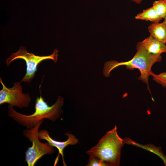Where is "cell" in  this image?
I'll return each mask as SVG.
<instances>
[{
    "instance_id": "cell-1",
    "label": "cell",
    "mask_w": 166,
    "mask_h": 166,
    "mask_svg": "<svg viewBox=\"0 0 166 166\" xmlns=\"http://www.w3.org/2000/svg\"><path fill=\"white\" fill-rule=\"evenodd\" d=\"M40 95L35 100V110L30 115L20 113L13 108V106H8V115L19 124L31 129L34 127L38 122L44 118L55 121L61 116L62 113L61 108L63 105L64 98L58 95L56 102L49 106L42 97L40 88Z\"/></svg>"
},
{
    "instance_id": "cell-2",
    "label": "cell",
    "mask_w": 166,
    "mask_h": 166,
    "mask_svg": "<svg viewBox=\"0 0 166 166\" xmlns=\"http://www.w3.org/2000/svg\"><path fill=\"white\" fill-rule=\"evenodd\" d=\"M136 49V52L134 56L129 61L119 62L112 60L106 62L104 64L103 74L106 77H109L111 71L121 65H125L126 68L129 70L138 69L140 73L138 79L146 83L148 89L150 91L148 81L151 68L155 63L161 61L162 56L160 55H155L149 53L140 42L137 43Z\"/></svg>"
},
{
    "instance_id": "cell-3",
    "label": "cell",
    "mask_w": 166,
    "mask_h": 166,
    "mask_svg": "<svg viewBox=\"0 0 166 166\" xmlns=\"http://www.w3.org/2000/svg\"><path fill=\"white\" fill-rule=\"evenodd\" d=\"M124 143V140L118 136L115 126L86 152L89 156L100 159L107 166H118L120 164L121 148Z\"/></svg>"
},
{
    "instance_id": "cell-4",
    "label": "cell",
    "mask_w": 166,
    "mask_h": 166,
    "mask_svg": "<svg viewBox=\"0 0 166 166\" xmlns=\"http://www.w3.org/2000/svg\"><path fill=\"white\" fill-rule=\"evenodd\" d=\"M43 119L39 121L33 128H27L23 132V135L32 143L25 152V160L28 166H34L37 162L42 156L51 155L54 152L53 147L51 146L48 142L42 143L38 136L39 129Z\"/></svg>"
},
{
    "instance_id": "cell-5",
    "label": "cell",
    "mask_w": 166,
    "mask_h": 166,
    "mask_svg": "<svg viewBox=\"0 0 166 166\" xmlns=\"http://www.w3.org/2000/svg\"><path fill=\"white\" fill-rule=\"evenodd\" d=\"M58 51L55 49L53 53L49 55L39 56L28 52L25 47L20 46L17 52L11 54L6 59V62L7 66H9L11 63L15 60L20 59L24 60L26 65V73L20 82L30 83L35 76L38 64L46 59H51L56 62L58 59Z\"/></svg>"
},
{
    "instance_id": "cell-6",
    "label": "cell",
    "mask_w": 166,
    "mask_h": 166,
    "mask_svg": "<svg viewBox=\"0 0 166 166\" xmlns=\"http://www.w3.org/2000/svg\"><path fill=\"white\" fill-rule=\"evenodd\" d=\"M0 82L2 86L0 91V105L8 103L12 106H17L20 109L29 106L31 101L28 93H22V87L21 82H14L11 88L7 87L1 78Z\"/></svg>"
},
{
    "instance_id": "cell-7",
    "label": "cell",
    "mask_w": 166,
    "mask_h": 166,
    "mask_svg": "<svg viewBox=\"0 0 166 166\" xmlns=\"http://www.w3.org/2000/svg\"><path fill=\"white\" fill-rule=\"evenodd\" d=\"M65 135L68 137L65 141H56L53 139L49 135V132L45 129H42L38 132V136L39 140H46L52 147H55L59 151L62 157L64 165L65 164L64 159L63 150L64 149L69 145H74L77 143L78 139L76 136L69 132L65 133Z\"/></svg>"
},
{
    "instance_id": "cell-8",
    "label": "cell",
    "mask_w": 166,
    "mask_h": 166,
    "mask_svg": "<svg viewBox=\"0 0 166 166\" xmlns=\"http://www.w3.org/2000/svg\"><path fill=\"white\" fill-rule=\"evenodd\" d=\"M140 42L147 51L151 54L160 55L166 53L165 44L150 36Z\"/></svg>"
},
{
    "instance_id": "cell-9",
    "label": "cell",
    "mask_w": 166,
    "mask_h": 166,
    "mask_svg": "<svg viewBox=\"0 0 166 166\" xmlns=\"http://www.w3.org/2000/svg\"><path fill=\"white\" fill-rule=\"evenodd\" d=\"M150 36L165 44L166 43V25L162 23L154 22L148 28Z\"/></svg>"
},
{
    "instance_id": "cell-10",
    "label": "cell",
    "mask_w": 166,
    "mask_h": 166,
    "mask_svg": "<svg viewBox=\"0 0 166 166\" xmlns=\"http://www.w3.org/2000/svg\"><path fill=\"white\" fill-rule=\"evenodd\" d=\"M135 18L149 21L154 22H158L162 19L158 15L155 10L152 6L147 8L143 12L138 14L135 17Z\"/></svg>"
},
{
    "instance_id": "cell-11",
    "label": "cell",
    "mask_w": 166,
    "mask_h": 166,
    "mask_svg": "<svg viewBox=\"0 0 166 166\" xmlns=\"http://www.w3.org/2000/svg\"><path fill=\"white\" fill-rule=\"evenodd\" d=\"M158 15L162 19L166 16V0H158L154 1L152 6Z\"/></svg>"
},
{
    "instance_id": "cell-12",
    "label": "cell",
    "mask_w": 166,
    "mask_h": 166,
    "mask_svg": "<svg viewBox=\"0 0 166 166\" xmlns=\"http://www.w3.org/2000/svg\"><path fill=\"white\" fill-rule=\"evenodd\" d=\"M150 75L152 77L153 80L156 83L160 84L163 87H166V72L156 74L151 71L150 73Z\"/></svg>"
},
{
    "instance_id": "cell-13",
    "label": "cell",
    "mask_w": 166,
    "mask_h": 166,
    "mask_svg": "<svg viewBox=\"0 0 166 166\" xmlns=\"http://www.w3.org/2000/svg\"><path fill=\"white\" fill-rule=\"evenodd\" d=\"M86 166H105L106 164L102 160L97 157L90 156L88 163Z\"/></svg>"
},
{
    "instance_id": "cell-14",
    "label": "cell",
    "mask_w": 166,
    "mask_h": 166,
    "mask_svg": "<svg viewBox=\"0 0 166 166\" xmlns=\"http://www.w3.org/2000/svg\"><path fill=\"white\" fill-rule=\"evenodd\" d=\"M132 1L135 2L137 4L140 3L143 0H131Z\"/></svg>"
},
{
    "instance_id": "cell-15",
    "label": "cell",
    "mask_w": 166,
    "mask_h": 166,
    "mask_svg": "<svg viewBox=\"0 0 166 166\" xmlns=\"http://www.w3.org/2000/svg\"><path fill=\"white\" fill-rule=\"evenodd\" d=\"M164 19V20L163 22L166 25V16Z\"/></svg>"
}]
</instances>
